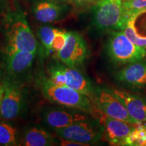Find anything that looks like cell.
Segmentation results:
<instances>
[{"mask_svg":"<svg viewBox=\"0 0 146 146\" xmlns=\"http://www.w3.org/2000/svg\"><path fill=\"white\" fill-rule=\"evenodd\" d=\"M108 53L112 61L118 64H127L146 57V49L133 43L123 31L112 32L108 43Z\"/></svg>","mask_w":146,"mask_h":146,"instance_id":"1","label":"cell"},{"mask_svg":"<svg viewBox=\"0 0 146 146\" xmlns=\"http://www.w3.org/2000/svg\"><path fill=\"white\" fill-rule=\"evenodd\" d=\"M94 21L100 30H123L125 24L123 0H98Z\"/></svg>","mask_w":146,"mask_h":146,"instance_id":"2","label":"cell"},{"mask_svg":"<svg viewBox=\"0 0 146 146\" xmlns=\"http://www.w3.org/2000/svg\"><path fill=\"white\" fill-rule=\"evenodd\" d=\"M43 91L48 99L60 105L91 113L94 111L89 97L66 85H56L47 80L43 83Z\"/></svg>","mask_w":146,"mask_h":146,"instance_id":"3","label":"cell"},{"mask_svg":"<svg viewBox=\"0 0 146 146\" xmlns=\"http://www.w3.org/2000/svg\"><path fill=\"white\" fill-rule=\"evenodd\" d=\"M36 41L27 20L18 16L12 23L8 33L7 53L29 52L35 53Z\"/></svg>","mask_w":146,"mask_h":146,"instance_id":"4","label":"cell"},{"mask_svg":"<svg viewBox=\"0 0 146 146\" xmlns=\"http://www.w3.org/2000/svg\"><path fill=\"white\" fill-rule=\"evenodd\" d=\"M92 114L97 116L102 127L103 138L111 145H125L126 139L135 125L109 117L98 106H94Z\"/></svg>","mask_w":146,"mask_h":146,"instance_id":"5","label":"cell"},{"mask_svg":"<svg viewBox=\"0 0 146 146\" xmlns=\"http://www.w3.org/2000/svg\"><path fill=\"white\" fill-rule=\"evenodd\" d=\"M86 120L76 122L63 129H56V134L59 137L74 140L87 145L96 143L103 137L102 127Z\"/></svg>","mask_w":146,"mask_h":146,"instance_id":"6","label":"cell"},{"mask_svg":"<svg viewBox=\"0 0 146 146\" xmlns=\"http://www.w3.org/2000/svg\"><path fill=\"white\" fill-rule=\"evenodd\" d=\"M87 53V45L81 35L74 31L67 32L64 46L56 56L68 67L74 68L85 60Z\"/></svg>","mask_w":146,"mask_h":146,"instance_id":"7","label":"cell"},{"mask_svg":"<svg viewBox=\"0 0 146 146\" xmlns=\"http://www.w3.org/2000/svg\"><path fill=\"white\" fill-rule=\"evenodd\" d=\"M97 106L109 117L122 120L131 125H139L131 117L122 102L112 92L101 91L96 99Z\"/></svg>","mask_w":146,"mask_h":146,"instance_id":"8","label":"cell"},{"mask_svg":"<svg viewBox=\"0 0 146 146\" xmlns=\"http://www.w3.org/2000/svg\"><path fill=\"white\" fill-rule=\"evenodd\" d=\"M23 104V98L21 89L14 85L6 86L0 106V116L6 120L16 118L21 112Z\"/></svg>","mask_w":146,"mask_h":146,"instance_id":"9","label":"cell"},{"mask_svg":"<svg viewBox=\"0 0 146 146\" xmlns=\"http://www.w3.org/2000/svg\"><path fill=\"white\" fill-rule=\"evenodd\" d=\"M112 93L122 102L133 119L138 124L146 123V102L143 100L119 89H113Z\"/></svg>","mask_w":146,"mask_h":146,"instance_id":"10","label":"cell"},{"mask_svg":"<svg viewBox=\"0 0 146 146\" xmlns=\"http://www.w3.org/2000/svg\"><path fill=\"white\" fill-rule=\"evenodd\" d=\"M118 81L135 87L146 85V62L142 60L127 64L116 74Z\"/></svg>","mask_w":146,"mask_h":146,"instance_id":"11","label":"cell"},{"mask_svg":"<svg viewBox=\"0 0 146 146\" xmlns=\"http://www.w3.org/2000/svg\"><path fill=\"white\" fill-rule=\"evenodd\" d=\"M43 119L47 125L56 130L69 127L76 122L87 119V118L81 114L68 112L62 110L52 109L45 113Z\"/></svg>","mask_w":146,"mask_h":146,"instance_id":"12","label":"cell"},{"mask_svg":"<svg viewBox=\"0 0 146 146\" xmlns=\"http://www.w3.org/2000/svg\"><path fill=\"white\" fill-rule=\"evenodd\" d=\"M7 54V71L11 75L18 76L31 67L35 53L16 51Z\"/></svg>","mask_w":146,"mask_h":146,"instance_id":"13","label":"cell"},{"mask_svg":"<svg viewBox=\"0 0 146 146\" xmlns=\"http://www.w3.org/2000/svg\"><path fill=\"white\" fill-rule=\"evenodd\" d=\"M63 9L61 5L56 3L40 2L34 8V14L38 21L49 23L58 21L62 14Z\"/></svg>","mask_w":146,"mask_h":146,"instance_id":"14","label":"cell"},{"mask_svg":"<svg viewBox=\"0 0 146 146\" xmlns=\"http://www.w3.org/2000/svg\"><path fill=\"white\" fill-rule=\"evenodd\" d=\"M65 74L66 77V85L87 97L92 94V88L87 78L76 69L70 67H65Z\"/></svg>","mask_w":146,"mask_h":146,"instance_id":"15","label":"cell"},{"mask_svg":"<svg viewBox=\"0 0 146 146\" xmlns=\"http://www.w3.org/2000/svg\"><path fill=\"white\" fill-rule=\"evenodd\" d=\"M54 143V138L50 133L36 127L29 129L24 136V145L26 146H47Z\"/></svg>","mask_w":146,"mask_h":146,"instance_id":"16","label":"cell"},{"mask_svg":"<svg viewBox=\"0 0 146 146\" xmlns=\"http://www.w3.org/2000/svg\"><path fill=\"white\" fill-rule=\"evenodd\" d=\"M129 146H146V125L139 124L133 127L126 139L125 145Z\"/></svg>","mask_w":146,"mask_h":146,"instance_id":"17","label":"cell"},{"mask_svg":"<svg viewBox=\"0 0 146 146\" xmlns=\"http://www.w3.org/2000/svg\"><path fill=\"white\" fill-rule=\"evenodd\" d=\"M17 139L16 128L8 123L0 122V145H17Z\"/></svg>","mask_w":146,"mask_h":146,"instance_id":"18","label":"cell"},{"mask_svg":"<svg viewBox=\"0 0 146 146\" xmlns=\"http://www.w3.org/2000/svg\"><path fill=\"white\" fill-rule=\"evenodd\" d=\"M57 30V29L49 26H43L39 29V36L47 56L53 52L52 42Z\"/></svg>","mask_w":146,"mask_h":146,"instance_id":"19","label":"cell"},{"mask_svg":"<svg viewBox=\"0 0 146 146\" xmlns=\"http://www.w3.org/2000/svg\"><path fill=\"white\" fill-rule=\"evenodd\" d=\"M123 8L126 23L131 16L146 10V0H123Z\"/></svg>","mask_w":146,"mask_h":146,"instance_id":"20","label":"cell"},{"mask_svg":"<svg viewBox=\"0 0 146 146\" xmlns=\"http://www.w3.org/2000/svg\"><path fill=\"white\" fill-rule=\"evenodd\" d=\"M122 31L133 43L146 49V38H142L139 35L131 20H127Z\"/></svg>","mask_w":146,"mask_h":146,"instance_id":"21","label":"cell"},{"mask_svg":"<svg viewBox=\"0 0 146 146\" xmlns=\"http://www.w3.org/2000/svg\"><path fill=\"white\" fill-rule=\"evenodd\" d=\"M50 81L56 85H66V77L65 74V67L55 66L50 70Z\"/></svg>","mask_w":146,"mask_h":146,"instance_id":"22","label":"cell"},{"mask_svg":"<svg viewBox=\"0 0 146 146\" xmlns=\"http://www.w3.org/2000/svg\"><path fill=\"white\" fill-rule=\"evenodd\" d=\"M67 32L65 31L58 29L55 34L54 40L52 42V51L58 53L64 46L66 41Z\"/></svg>","mask_w":146,"mask_h":146,"instance_id":"23","label":"cell"},{"mask_svg":"<svg viewBox=\"0 0 146 146\" xmlns=\"http://www.w3.org/2000/svg\"><path fill=\"white\" fill-rule=\"evenodd\" d=\"M59 144L63 146H87V145L85 143H80L74 140L67 139L62 137H59Z\"/></svg>","mask_w":146,"mask_h":146,"instance_id":"24","label":"cell"},{"mask_svg":"<svg viewBox=\"0 0 146 146\" xmlns=\"http://www.w3.org/2000/svg\"><path fill=\"white\" fill-rule=\"evenodd\" d=\"M70 1L77 5H86L94 3H97L98 0H70Z\"/></svg>","mask_w":146,"mask_h":146,"instance_id":"25","label":"cell"},{"mask_svg":"<svg viewBox=\"0 0 146 146\" xmlns=\"http://www.w3.org/2000/svg\"><path fill=\"white\" fill-rule=\"evenodd\" d=\"M3 94H4V88H3L2 85L0 84V106H1V101H2Z\"/></svg>","mask_w":146,"mask_h":146,"instance_id":"26","label":"cell"},{"mask_svg":"<svg viewBox=\"0 0 146 146\" xmlns=\"http://www.w3.org/2000/svg\"><path fill=\"white\" fill-rule=\"evenodd\" d=\"M145 125H146V124H145Z\"/></svg>","mask_w":146,"mask_h":146,"instance_id":"27","label":"cell"}]
</instances>
